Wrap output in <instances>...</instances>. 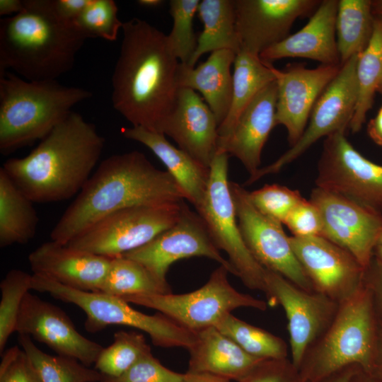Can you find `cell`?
Wrapping results in <instances>:
<instances>
[{"label":"cell","mask_w":382,"mask_h":382,"mask_svg":"<svg viewBox=\"0 0 382 382\" xmlns=\"http://www.w3.org/2000/svg\"><path fill=\"white\" fill-rule=\"evenodd\" d=\"M16 332L45 344L57 354L93 364L103 347L82 335L64 311L40 297L27 293L23 299Z\"/></svg>","instance_id":"cell-18"},{"label":"cell","mask_w":382,"mask_h":382,"mask_svg":"<svg viewBox=\"0 0 382 382\" xmlns=\"http://www.w3.org/2000/svg\"><path fill=\"white\" fill-rule=\"evenodd\" d=\"M371 12V1H338L335 32L340 65L366 47L374 27Z\"/></svg>","instance_id":"cell-31"},{"label":"cell","mask_w":382,"mask_h":382,"mask_svg":"<svg viewBox=\"0 0 382 382\" xmlns=\"http://www.w3.org/2000/svg\"><path fill=\"white\" fill-rule=\"evenodd\" d=\"M355 373L353 370H347L343 371L342 374L338 375L335 378H334L330 382H350Z\"/></svg>","instance_id":"cell-51"},{"label":"cell","mask_w":382,"mask_h":382,"mask_svg":"<svg viewBox=\"0 0 382 382\" xmlns=\"http://www.w3.org/2000/svg\"><path fill=\"white\" fill-rule=\"evenodd\" d=\"M105 142L93 124L71 111L29 154L2 168L33 202H60L80 192Z\"/></svg>","instance_id":"cell-3"},{"label":"cell","mask_w":382,"mask_h":382,"mask_svg":"<svg viewBox=\"0 0 382 382\" xmlns=\"http://www.w3.org/2000/svg\"><path fill=\"white\" fill-rule=\"evenodd\" d=\"M186 199L168 171L156 168L138 151L103 160L50 233L67 245L93 224L115 212L134 206L158 205Z\"/></svg>","instance_id":"cell-2"},{"label":"cell","mask_w":382,"mask_h":382,"mask_svg":"<svg viewBox=\"0 0 382 382\" xmlns=\"http://www.w3.org/2000/svg\"><path fill=\"white\" fill-rule=\"evenodd\" d=\"M121 134L127 139L149 148L165 165L195 207L202 202L209 182L210 168H207L182 149L175 147L161 133L144 127H122Z\"/></svg>","instance_id":"cell-26"},{"label":"cell","mask_w":382,"mask_h":382,"mask_svg":"<svg viewBox=\"0 0 382 382\" xmlns=\"http://www.w3.org/2000/svg\"><path fill=\"white\" fill-rule=\"evenodd\" d=\"M181 382H231V381L206 372L187 371Z\"/></svg>","instance_id":"cell-47"},{"label":"cell","mask_w":382,"mask_h":382,"mask_svg":"<svg viewBox=\"0 0 382 382\" xmlns=\"http://www.w3.org/2000/svg\"><path fill=\"white\" fill-rule=\"evenodd\" d=\"M371 374L382 379V323L379 322L376 355Z\"/></svg>","instance_id":"cell-50"},{"label":"cell","mask_w":382,"mask_h":382,"mask_svg":"<svg viewBox=\"0 0 382 382\" xmlns=\"http://www.w3.org/2000/svg\"><path fill=\"white\" fill-rule=\"evenodd\" d=\"M199 0H171L169 2L173 27L167 35L168 44L180 63L188 65L197 45L193 19Z\"/></svg>","instance_id":"cell-38"},{"label":"cell","mask_w":382,"mask_h":382,"mask_svg":"<svg viewBox=\"0 0 382 382\" xmlns=\"http://www.w3.org/2000/svg\"><path fill=\"white\" fill-rule=\"evenodd\" d=\"M359 54L343 64L317 99L309 122L297 142L271 164L260 169L246 181L250 185L263 176L279 172L301 156L322 137L345 131L354 113L358 98L357 64Z\"/></svg>","instance_id":"cell-11"},{"label":"cell","mask_w":382,"mask_h":382,"mask_svg":"<svg viewBox=\"0 0 382 382\" xmlns=\"http://www.w3.org/2000/svg\"><path fill=\"white\" fill-rule=\"evenodd\" d=\"M24 8V0H1L0 16H13Z\"/></svg>","instance_id":"cell-49"},{"label":"cell","mask_w":382,"mask_h":382,"mask_svg":"<svg viewBox=\"0 0 382 382\" xmlns=\"http://www.w3.org/2000/svg\"><path fill=\"white\" fill-rule=\"evenodd\" d=\"M214 327L253 357L263 359L286 358L287 347L282 339L236 318L231 313L224 316Z\"/></svg>","instance_id":"cell-35"},{"label":"cell","mask_w":382,"mask_h":382,"mask_svg":"<svg viewBox=\"0 0 382 382\" xmlns=\"http://www.w3.org/2000/svg\"><path fill=\"white\" fill-rule=\"evenodd\" d=\"M367 131L371 139L382 146V106L376 116L369 122Z\"/></svg>","instance_id":"cell-48"},{"label":"cell","mask_w":382,"mask_h":382,"mask_svg":"<svg viewBox=\"0 0 382 382\" xmlns=\"http://www.w3.org/2000/svg\"><path fill=\"white\" fill-rule=\"evenodd\" d=\"M380 15H382V1H377L372 3V10Z\"/></svg>","instance_id":"cell-55"},{"label":"cell","mask_w":382,"mask_h":382,"mask_svg":"<svg viewBox=\"0 0 382 382\" xmlns=\"http://www.w3.org/2000/svg\"><path fill=\"white\" fill-rule=\"evenodd\" d=\"M0 382H42L23 349L13 346L1 354Z\"/></svg>","instance_id":"cell-42"},{"label":"cell","mask_w":382,"mask_h":382,"mask_svg":"<svg viewBox=\"0 0 382 382\" xmlns=\"http://www.w3.org/2000/svg\"><path fill=\"white\" fill-rule=\"evenodd\" d=\"M360 382H382V379L373 374L362 371V376L360 379Z\"/></svg>","instance_id":"cell-54"},{"label":"cell","mask_w":382,"mask_h":382,"mask_svg":"<svg viewBox=\"0 0 382 382\" xmlns=\"http://www.w3.org/2000/svg\"><path fill=\"white\" fill-rule=\"evenodd\" d=\"M318 0H234L236 29L241 50L254 54L289 35L294 21L311 14Z\"/></svg>","instance_id":"cell-19"},{"label":"cell","mask_w":382,"mask_h":382,"mask_svg":"<svg viewBox=\"0 0 382 382\" xmlns=\"http://www.w3.org/2000/svg\"><path fill=\"white\" fill-rule=\"evenodd\" d=\"M92 93L57 80L28 81L0 74V151L9 154L42 140Z\"/></svg>","instance_id":"cell-5"},{"label":"cell","mask_w":382,"mask_h":382,"mask_svg":"<svg viewBox=\"0 0 382 382\" xmlns=\"http://www.w3.org/2000/svg\"><path fill=\"white\" fill-rule=\"evenodd\" d=\"M100 292L122 297L138 294H170L171 289L161 284L139 262L121 255L111 258Z\"/></svg>","instance_id":"cell-34"},{"label":"cell","mask_w":382,"mask_h":382,"mask_svg":"<svg viewBox=\"0 0 382 382\" xmlns=\"http://www.w3.org/2000/svg\"><path fill=\"white\" fill-rule=\"evenodd\" d=\"M33 274L21 270L8 272L0 283V353L11 335L16 332L20 309L24 297L31 290Z\"/></svg>","instance_id":"cell-37"},{"label":"cell","mask_w":382,"mask_h":382,"mask_svg":"<svg viewBox=\"0 0 382 382\" xmlns=\"http://www.w3.org/2000/svg\"><path fill=\"white\" fill-rule=\"evenodd\" d=\"M233 66L231 103L226 119L219 126L217 152L231 136L248 104L266 86L276 80L275 67L259 55L241 50Z\"/></svg>","instance_id":"cell-28"},{"label":"cell","mask_w":382,"mask_h":382,"mask_svg":"<svg viewBox=\"0 0 382 382\" xmlns=\"http://www.w3.org/2000/svg\"><path fill=\"white\" fill-rule=\"evenodd\" d=\"M123 37L112 76L113 108L132 126L161 133L180 87V62L167 35L145 20L124 22Z\"/></svg>","instance_id":"cell-1"},{"label":"cell","mask_w":382,"mask_h":382,"mask_svg":"<svg viewBox=\"0 0 382 382\" xmlns=\"http://www.w3.org/2000/svg\"><path fill=\"white\" fill-rule=\"evenodd\" d=\"M151 349L143 334L135 331L115 332L113 342L99 354L94 369L104 376L117 378Z\"/></svg>","instance_id":"cell-36"},{"label":"cell","mask_w":382,"mask_h":382,"mask_svg":"<svg viewBox=\"0 0 382 382\" xmlns=\"http://www.w3.org/2000/svg\"><path fill=\"white\" fill-rule=\"evenodd\" d=\"M28 261L35 274L75 289L100 292L111 258L51 240L31 252Z\"/></svg>","instance_id":"cell-22"},{"label":"cell","mask_w":382,"mask_h":382,"mask_svg":"<svg viewBox=\"0 0 382 382\" xmlns=\"http://www.w3.org/2000/svg\"><path fill=\"white\" fill-rule=\"evenodd\" d=\"M378 331L372 294L364 280L355 293L339 303L332 323L310 352L303 378L318 381L354 364L371 373Z\"/></svg>","instance_id":"cell-6"},{"label":"cell","mask_w":382,"mask_h":382,"mask_svg":"<svg viewBox=\"0 0 382 382\" xmlns=\"http://www.w3.org/2000/svg\"><path fill=\"white\" fill-rule=\"evenodd\" d=\"M379 91V92L382 94V80H381V83H380V85H379V86H378V91Z\"/></svg>","instance_id":"cell-56"},{"label":"cell","mask_w":382,"mask_h":382,"mask_svg":"<svg viewBox=\"0 0 382 382\" xmlns=\"http://www.w3.org/2000/svg\"><path fill=\"white\" fill-rule=\"evenodd\" d=\"M137 2L143 7L156 8L161 6L164 1L161 0H138Z\"/></svg>","instance_id":"cell-53"},{"label":"cell","mask_w":382,"mask_h":382,"mask_svg":"<svg viewBox=\"0 0 382 382\" xmlns=\"http://www.w3.org/2000/svg\"><path fill=\"white\" fill-rule=\"evenodd\" d=\"M293 251L314 290L340 303L364 282L365 269L347 250L323 236H290Z\"/></svg>","instance_id":"cell-17"},{"label":"cell","mask_w":382,"mask_h":382,"mask_svg":"<svg viewBox=\"0 0 382 382\" xmlns=\"http://www.w3.org/2000/svg\"><path fill=\"white\" fill-rule=\"evenodd\" d=\"M239 228L248 249L265 269L277 272L298 287L314 292V288L291 248L282 224L259 212L249 192L230 182Z\"/></svg>","instance_id":"cell-13"},{"label":"cell","mask_w":382,"mask_h":382,"mask_svg":"<svg viewBox=\"0 0 382 382\" xmlns=\"http://www.w3.org/2000/svg\"><path fill=\"white\" fill-rule=\"evenodd\" d=\"M31 289L48 293L56 299L79 307L86 316L85 329L91 333L101 331L109 325H120L148 334L154 345L161 347H183L188 350L195 341V332L166 316L159 312L145 314L118 296L75 289L35 274Z\"/></svg>","instance_id":"cell-7"},{"label":"cell","mask_w":382,"mask_h":382,"mask_svg":"<svg viewBox=\"0 0 382 382\" xmlns=\"http://www.w3.org/2000/svg\"><path fill=\"white\" fill-rule=\"evenodd\" d=\"M184 374L164 366L151 352L141 357L129 370L117 378L104 376L102 382H181Z\"/></svg>","instance_id":"cell-41"},{"label":"cell","mask_w":382,"mask_h":382,"mask_svg":"<svg viewBox=\"0 0 382 382\" xmlns=\"http://www.w3.org/2000/svg\"><path fill=\"white\" fill-rule=\"evenodd\" d=\"M364 280L371 291L378 320L382 323V262L373 257L365 269Z\"/></svg>","instance_id":"cell-45"},{"label":"cell","mask_w":382,"mask_h":382,"mask_svg":"<svg viewBox=\"0 0 382 382\" xmlns=\"http://www.w3.org/2000/svg\"><path fill=\"white\" fill-rule=\"evenodd\" d=\"M197 14L204 28L195 54L187 66L193 67L205 53L229 50L241 51L236 29L234 0H202Z\"/></svg>","instance_id":"cell-30"},{"label":"cell","mask_w":382,"mask_h":382,"mask_svg":"<svg viewBox=\"0 0 382 382\" xmlns=\"http://www.w3.org/2000/svg\"><path fill=\"white\" fill-rule=\"evenodd\" d=\"M337 0L321 1L308 22L299 31L260 54L265 62L285 57H302L322 64L340 65L335 22Z\"/></svg>","instance_id":"cell-23"},{"label":"cell","mask_w":382,"mask_h":382,"mask_svg":"<svg viewBox=\"0 0 382 382\" xmlns=\"http://www.w3.org/2000/svg\"><path fill=\"white\" fill-rule=\"evenodd\" d=\"M190 353L188 371L206 372L239 381L263 359L245 352L215 327L198 331Z\"/></svg>","instance_id":"cell-25"},{"label":"cell","mask_w":382,"mask_h":382,"mask_svg":"<svg viewBox=\"0 0 382 382\" xmlns=\"http://www.w3.org/2000/svg\"><path fill=\"white\" fill-rule=\"evenodd\" d=\"M341 65L321 64L307 69L301 64L275 68V125H283L290 147L303 134L317 99L338 73Z\"/></svg>","instance_id":"cell-20"},{"label":"cell","mask_w":382,"mask_h":382,"mask_svg":"<svg viewBox=\"0 0 382 382\" xmlns=\"http://www.w3.org/2000/svg\"><path fill=\"white\" fill-rule=\"evenodd\" d=\"M277 84L266 86L253 99L241 115L228 139L218 153L237 158L250 174L259 169L261 153L275 125Z\"/></svg>","instance_id":"cell-24"},{"label":"cell","mask_w":382,"mask_h":382,"mask_svg":"<svg viewBox=\"0 0 382 382\" xmlns=\"http://www.w3.org/2000/svg\"><path fill=\"white\" fill-rule=\"evenodd\" d=\"M269 304H280L286 316L292 363L299 367L311 345L326 331L339 303L319 292L305 291L279 274L266 270Z\"/></svg>","instance_id":"cell-14"},{"label":"cell","mask_w":382,"mask_h":382,"mask_svg":"<svg viewBox=\"0 0 382 382\" xmlns=\"http://www.w3.org/2000/svg\"><path fill=\"white\" fill-rule=\"evenodd\" d=\"M87 37L62 19L53 0H24V8L0 21V74L8 69L28 81L57 80L70 71Z\"/></svg>","instance_id":"cell-4"},{"label":"cell","mask_w":382,"mask_h":382,"mask_svg":"<svg viewBox=\"0 0 382 382\" xmlns=\"http://www.w3.org/2000/svg\"><path fill=\"white\" fill-rule=\"evenodd\" d=\"M228 272L226 267L219 265L204 285L189 293L138 294L120 298L158 311L194 332L214 327L224 316L238 308L265 311V301L241 293L230 284Z\"/></svg>","instance_id":"cell-9"},{"label":"cell","mask_w":382,"mask_h":382,"mask_svg":"<svg viewBox=\"0 0 382 382\" xmlns=\"http://www.w3.org/2000/svg\"><path fill=\"white\" fill-rule=\"evenodd\" d=\"M249 197L259 212L282 224L290 212L303 199L299 190L278 184H266L249 192Z\"/></svg>","instance_id":"cell-40"},{"label":"cell","mask_w":382,"mask_h":382,"mask_svg":"<svg viewBox=\"0 0 382 382\" xmlns=\"http://www.w3.org/2000/svg\"><path fill=\"white\" fill-rule=\"evenodd\" d=\"M228 154H216L204 197L195 209L216 248L226 253L236 276L249 289L265 293V269L248 249L239 228L228 180Z\"/></svg>","instance_id":"cell-8"},{"label":"cell","mask_w":382,"mask_h":382,"mask_svg":"<svg viewBox=\"0 0 382 382\" xmlns=\"http://www.w3.org/2000/svg\"><path fill=\"white\" fill-rule=\"evenodd\" d=\"M88 38L115 41L123 23L118 18V7L113 0H88L74 22Z\"/></svg>","instance_id":"cell-39"},{"label":"cell","mask_w":382,"mask_h":382,"mask_svg":"<svg viewBox=\"0 0 382 382\" xmlns=\"http://www.w3.org/2000/svg\"><path fill=\"white\" fill-rule=\"evenodd\" d=\"M184 201L128 207L100 219L67 245L110 258L139 248L172 226L180 218Z\"/></svg>","instance_id":"cell-10"},{"label":"cell","mask_w":382,"mask_h":382,"mask_svg":"<svg viewBox=\"0 0 382 382\" xmlns=\"http://www.w3.org/2000/svg\"><path fill=\"white\" fill-rule=\"evenodd\" d=\"M88 0H53L57 14L63 20L74 23L79 17Z\"/></svg>","instance_id":"cell-46"},{"label":"cell","mask_w":382,"mask_h":382,"mask_svg":"<svg viewBox=\"0 0 382 382\" xmlns=\"http://www.w3.org/2000/svg\"><path fill=\"white\" fill-rule=\"evenodd\" d=\"M238 382H291V370L284 359H265Z\"/></svg>","instance_id":"cell-44"},{"label":"cell","mask_w":382,"mask_h":382,"mask_svg":"<svg viewBox=\"0 0 382 382\" xmlns=\"http://www.w3.org/2000/svg\"><path fill=\"white\" fill-rule=\"evenodd\" d=\"M123 255L141 264L167 287H170L166 279L170 265L191 257H205L215 260L236 275L230 262L214 243L202 219L186 204L180 218L172 226L146 245Z\"/></svg>","instance_id":"cell-15"},{"label":"cell","mask_w":382,"mask_h":382,"mask_svg":"<svg viewBox=\"0 0 382 382\" xmlns=\"http://www.w3.org/2000/svg\"><path fill=\"white\" fill-rule=\"evenodd\" d=\"M219 123L196 91L180 88L161 134L171 137L178 148L207 168L217 154Z\"/></svg>","instance_id":"cell-21"},{"label":"cell","mask_w":382,"mask_h":382,"mask_svg":"<svg viewBox=\"0 0 382 382\" xmlns=\"http://www.w3.org/2000/svg\"><path fill=\"white\" fill-rule=\"evenodd\" d=\"M358 98L349 127L358 132L372 106L382 80V15L374 19L373 32L366 47L359 54L357 64Z\"/></svg>","instance_id":"cell-32"},{"label":"cell","mask_w":382,"mask_h":382,"mask_svg":"<svg viewBox=\"0 0 382 382\" xmlns=\"http://www.w3.org/2000/svg\"><path fill=\"white\" fill-rule=\"evenodd\" d=\"M30 200L0 168V247L25 244L35 235L38 216Z\"/></svg>","instance_id":"cell-29"},{"label":"cell","mask_w":382,"mask_h":382,"mask_svg":"<svg viewBox=\"0 0 382 382\" xmlns=\"http://www.w3.org/2000/svg\"><path fill=\"white\" fill-rule=\"evenodd\" d=\"M18 342L42 382H102L104 378L98 371L74 358L44 352L28 335L18 334Z\"/></svg>","instance_id":"cell-33"},{"label":"cell","mask_w":382,"mask_h":382,"mask_svg":"<svg viewBox=\"0 0 382 382\" xmlns=\"http://www.w3.org/2000/svg\"><path fill=\"white\" fill-rule=\"evenodd\" d=\"M374 257L382 262V232L380 233L374 248Z\"/></svg>","instance_id":"cell-52"},{"label":"cell","mask_w":382,"mask_h":382,"mask_svg":"<svg viewBox=\"0 0 382 382\" xmlns=\"http://www.w3.org/2000/svg\"><path fill=\"white\" fill-rule=\"evenodd\" d=\"M309 200L320 212L322 236L347 250L366 269L382 232V213L318 187Z\"/></svg>","instance_id":"cell-16"},{"label":"cell","mask_w":382,"mask_h":382,"mask_svg":"<svg viewBox=\"0 0 382 382\" xmlns=\"http://www.w3.org/2000/svg\"><path fill=\"white\" fill-rule=\"evenodd\" d=\"M316 184L382 213V165L354 149L345 131L325 137Z\"/></svg>","instance_id":"cell-12"},{"label":"cell","mask_w":382,"mask_h":382,"mask_svg":"<svg viewBox=\"0 0 382 382\" xmlns=\"http://www.w3.org/2000/svg\"><path fill=\"white\" fill-rule=\"evenodd\" d=\"M285 224L296 237L322 236L323 223L319 210L303 198L286 216Z\"/></svg>","instance_id":"cell-43"},{"label":"cell","mask_w":382,"mask_h":382,"mask_svg":"<svg viewBox=\"0 0 382 382\" xmlns=\"http://www.w3.org/2000/svg\"><path fill=\"white\" fill-rule=\"evenodd\" d=\"M236 54L229 50L211 52L206 61L197 66L180 63L178 81L180 88L199 91L216 117L219 125L226 119L231 103L233 74L231 72Z\"/></svg>","instance_id":"cell-27"}]
</instances>
